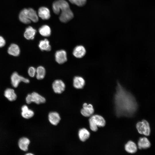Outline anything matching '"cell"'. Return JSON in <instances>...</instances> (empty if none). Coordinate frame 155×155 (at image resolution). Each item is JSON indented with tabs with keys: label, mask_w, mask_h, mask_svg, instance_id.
I'll list each match as a JSON object with an SVG mask.
<instances>
[{
	"label": "cell",
	"mask_w": 155,
	"mask_h": 155,
	"mask_svg": "<svg viewBox=\"0 0 155 155\" xmlns=\"http://www.w3.org/2000/svg\"><path fill=\"white\" fill-rule=\"evenodd\" d=\"M115 111L118 117H131L137 110L138 105L133 95L117 82L114 98Z\"/></svg>",
	"instance_id": "cell-1"
},
{
	"label": "cell",
	"mask_w": 155,
	"mask_h": 155,
	"mask_svg": "<svg viewBox=\"0 0 155 155\" xmlns=\"http://www.w3.org/2000/svg\"><path fill=\"white\" fill-rule=\"evenodd\" d=\"M53 9L54 13L59 14L61 11L59 20L63 23L67 22L73 17V14L70 8L68 2L65 0H57L53 4Z\"/></svg>",
	"instance_id": "cell-2"
},
{
	"label": "cell",
	"mask_w": 155,
	"mask_h": 155,
	"mask_svg": "<svg viewBox=\"0 0 155 155\" xmlns=\"http://www.w3.org/2000/svg\"><path fill=\"white\" fill-rule=\"evenodd\" d=\"M19 18L20 20L25 24H28L31 21L36 22L38 18L36 11L32 8H24L20 12Z\"/></svg>",
	"instance_id": "cell-3"
},
{
	"label": "cell",
	"mask_w": 155,
	"mask_h": 155,
	"mask_svg": "<svg viewBox=\"0 0 155 155\" xmlns=\"http://www.w3.org/2000/svg\"><path fill=\"white\" fill-rule=\"evenodd\" d=\"M89 121L90 128L93 131H97L98 127H103L106 124L104 118L98 115H92L89 119Z\"/></svg>",
	"instance_id": "cell-4"
},
{
	"label": "cell",
	"mask_w": 155,
	"mask_h": 155,
	"mask_svg": "<svg viewBox=\"0 0 155 155\" xmlns=\"http://www.w3.org/2000/svg\"><path fill=\"white\" fill-rule=\"evenodd\" d=\"M136 128L140 134L147 136L150 135V129L149 124L146 120H143L137 122Z\"/></svg>",
	"instance_id": "cell-5"
},
{
	"label": "cell",
	"mask_w": 155,
	"mask_h": 155,
	"mask_svg": "<svg viewBox=\"0 0 155 155\" xmlns=\"http://www.w3.org/2000/svg\"><path fill=\"white\" fill-rule=\"evenodd\" d=\"M26 101L27 104H30L34 102L37 104L44 103L46 100L44 97L38 93L34 92L28 95L26 98Z\"/></svg>",
	"instance_id": "cell-6"
},
{
	"label": "cell",
	"mask_w": 155,
	"mask_h": 155,
	"mask_svg": "<svg viewBox=\"0 0 155 155\" xmlns=\"http://www.w3.org/2000/svg\"><path fill=\"white\" fill-rule=\"evenodd\" d=\"M11 80L12 86L15 88L17 87L19 83L21 82L25 83H28L29 82L28 79L19 75L16 72L12 74L11 77Z\"/></svg>",
	"instance_id": "cell-7"
},
{
	"label": "cell",
	"mask_w": 155,
	"mask_h": 155,
	"mask_svg": "<svg viewBox=\"0 0 155 155\" xmlns=\"http://www.w3.org/2000/svg\"><path fill=\"white\" fill-rule=\"evenodd\" d=\"M52 88L55 92L57 94H61L65 90V85L61 80H55L52 84Z\"/></svg>",
	"instance_id": "cell-8"
},
{
	"label": "cell",
	"mask_w": 155,
	"mask_h": 155,
	"mask_svg": "<svg viewBox=\"0 0 155 155\" xmlns=\"http://www.w3.org/2000/svg\"><path fill=\"white\" fill-rule=\"evenodd\" d=\"M56 61L59 64L63 63L67 61V55L66 51L63 50L57 51L55 55Z\"/></svg>",
	"instance_id": "cell-9"
},
{
	"label": "cell",
	"mask_w": 155,
	"mask_h": 155,
	"mask_svg": "<svg viewBox=\"0 0 155 155\" xmlns=\"http://www.w3.org/2000/svg\"><path fill=\"white\" fill-rule=\"evenodd\" d=\"M94 109L92 105L84 103L83 105V108L81 110V114L85 117H89L92 115Z\"/></svg>",
	"instance_id": "cell-10"
},
{
	"label": "cell",
	"mask_w": 155,
	"mask_h": 155,
	"mask_svg": "<svg viewBox=\"0 0 155 155\" xmlns=\"http://www.w3.org/2000/svg\"><path fill=\"white\" fill-rule=\"evenodd\" d=\"M86 50L85 47L82 45L76 46L74 49L73 52V55L75 57L80 58L86 54Z\"/></svg>",
	"instance_id": "cell-11"
},
{
	"label": "cell",
	"mask_w": 155,
	"mask_h": 155,
	"mask_svg": "<svg viewBox=\"0 0 155 155\" xmlns=\"http://www.w3.org/2000/svg\"><path fill=\"white\" fill-rule=\"evenodd\" d=\"M38 16L43 20H48L51 16L50 11L46 7H41L38 10Z\"/></svg>",
	"instance_id": "cell-12"
},
{
	"label": "cell",
	"mask_w": 155,
	"mask_h": 155,
	"mask_svg": "<svg viewBox=\"0 0 155 155\" xmlns=\"http://www.w3.org/2000/svg\"><path fill=\"white\" fill-rule=\"evenodd\" d=\"M137 146L138 148L140 149H145L150 147L151 143L147 137H141L138 141Z\"/></svg>",
	"instance_id": "cell-13"
},
{
	"label": "cell",
	"mask_w": 155,
	"mask_h": 155,
	"mask_svg": "<svg viewBox=\"0 0 155 155\" xmlns=\"http://www.w3.org/2000/svg\"><path fill=\"white\" fill-rule=\"evenodd\" d=\"M48 118L50 123L54 125H57L61 119L59 114L56 112L50 113L48 115Z\"/></svg>",
	"instance_id": "cell-14"
},
{
	"label": "cell",
	"mask_w": 155,
	"mask_h": 155,
	"mask_svg": "<svg viewBox=\"0 0 155 155\" xmlns=\"http://www.w3.org/2000/svg\"><path fill=\"white\" fill-rule=\"evenodd\" d=\"M125 149L128 153L133 154L137 151V147L134 142L130 140L125 145Z\"/></svg>",
	"instance_id": "cell-15"
},
{
	"label": "cell",
	"mask_w": 155,
	"mask_h": 155,
	"mask_svg": "<svg viewBox=\"0 0 155 155\" xmlns=\"http://www.w3.org/2000/svg\"><path fill=\"white\" fill-rule=\"evenodd\" d=\"M85 84V80L82 77L75 76L73 80V86L74 88L77 89L82 88Z\"/></svg>",
	"instance_id": "cell-16"
},
{
	"label": "cell",
	"mask_w": 155,
	"mask_h": 155,
	"mask_svg": "<svg viewBox=\"0 0 155 155\" xmlns=\"http://www.w3.org/2000/svg\"><path fill=\"white\" fill-rule=\"evenodd\" d=\"M30 140L27 137H23L20 139L18 142L20 148L24 151L28 150V146L30 143Z\"/></svg>",
	"instance_id": "cell-17"
},
{
	"label": "cell",
	"mask_w": 155,
	"mask_h": 155,
	"mask_svg": "<svg viewBox=\"0 0 155 155\" xmlns=\"http://www.w3.org/2000/svg\"><path fill=\"white\" fill-rule=\"evenodd\" d=\"M36 32L35 29L29 26L26 28L24 34V36L27 39L32 40L34 38Z\"/></svg>",
	"instance_id": "cell-18"
},
{
	"label": "cell",
	"mask_w": 155,
	"mask_h": 155,
	"mask_svg": "<svg viewBox=\"0 0 155 155\" xmlns=\"http://www.w3.org/2000/svg\"><path fill=\"white\" fill-rule=\"evenodd\" d=\"M78 135L80 140L81 141L84 142L89 137L90 133L87 129L85 128H82L79 130Z\"/></svg>",
	"instance_id": "cell-19"
},
{
	"label": "cell",
	"mask_w": 155,
	"mask_h": 155,
	"mask_svg": "<svg viewBox=\"0 0 155 155\" xmlns=\"http://www.w3.org/2000/svg\"><path fill=\"white\" fill-rule=\"evenodd\" d=\"M22 115L25 119H30L34 115V112L32 110L29 109L26 105H24L22 106Z\"/></svg>",
	"instance_id": "cell-20"
},
{
	"label": "cell",
	"mask_w": 155,
	"mask_h": 155,
	"mask_svg": "<svg viewBox=\"0 0 155 155\" xmlns=\"http://www.w3.org/2000/svg\"><path fill=\"white\" fill-rule=\"evenodd\" d=\"M8 53L11 55L14 56H18L20 53V48L16 44H11L8 48Z\"/></svg>",
	"instance_id": "cell-21"
},
{
	"label": "cell",
	"mask_w": 155,
	"mask_h": 155,
	"mask_svg": "<svg viewBox=\"0 0 155 155\" xmlns=\"http://www.w3.org/2000/svg\"><path fill=\"white\" fill-rule=\"evenodd\" d=\"M38 46L40 49L42 51H50L51 48L49 42L46 39L40 40L39 42Z\"/></svg>",
	"instance_id": "cell-22"
},
{
	"label": "cell",
	"mask_w": 155,
	"mask_h": 155,
	"mask_svg": "<svg viewBox=\"0 0 155 155\" xmlns=\"http://www.w3.org/2000/svg\"><path fill=\"white\" fill-rule=\"evenodd\" d=\"M4 95L10 101L15 100L17 98V96L14 90L11 88H8L5 91Z\"/></svg>",
	"instance_id": "cell-23"
},
{
	"label": "cell",
	"mask_w": 155,
	"mask_h": 155,
	"mask_svg": "<svg viewBox=\"0 0 155 155\" xmlns=\"http://www.w3.org/2000/svg\"><path fill=\"white\" fill-rule=\"evenodd\" d=\"M40 34L42 36L48 37L51 34V31L50 27L47 25H44L39 29Z\"/></svg>",
	"instance_id": "cell-24"
},
{
	"label": "cell",
	"mask_w": 155,
	"mask_h": 155,
	"mask_svg": "<svg viewBox=\"0 0 155 155\" xmlns=\"http://www.w3.org/2000/svg\"><path fill=\"white\" fill-rule=\"evenodd\" d=\"M46 73L45 69L44 67L42 66L38 67L36 69V78L38 80L43 79Z\"/></svg>",
	"instance_id": "cell-25"
},
{
	"label": "cell",
	"mask_w": 155,
	"mask_h": 155,
	"mask_svg": "<svg viewBox=\"0 0 155 155\" xmlns=\"http://www.w3.org/2000/svg\"><path fill=\"white\" fill-rule=\"evenodd\" d=\"M72 3L78 6L82 7L85 5L86 0H69Z\"/></svg>",
	"instance_id": "cell-26"
},
{
	"label": "cell",
	"mask_w": 155,
	"mask_h": 155,
	"mask_svg": "<svg viewBox=\"0 0 155 155\" xmlns=\"http://www.w3.org/2000/svg\"><path fill=\"white\" fill-rule=\"evenodd\" d=\"M28 74L32 77H34L36 73V69L33 67H31L28 69Z\"/></svg>",
	"instance_id": "cell-27"
},
{
	"label": "cell",
	"mask_w": 155,
	"mask_h": 155,
	"mask_svg": "<svg viewBox=\"0 0 155 155\" xmlns=\"http://www.w3.org/2000/svg\"><path fill=\"white\" fill-rule=\"evenodd\" d=\"M5 44V41L4 38L1 36H0V47L4 46Z\"/></svg>",
	"instance_id": "cell-28"
},
{
	"label": "cell",
	"mask_w": 155,
	"mask_h": 155,
	"mask_svg": "<svg viewBox=\"0 0 155 155\" xmlns=\"http://www.w3.org/2000/svg\"><path fill=\"white\" fill-rule=\"evenodd\" d=\"M25 155H35L32 153H28L26 154Z\"/></svg>",
	"instance_id": "cell-29"
}]
</instances>
